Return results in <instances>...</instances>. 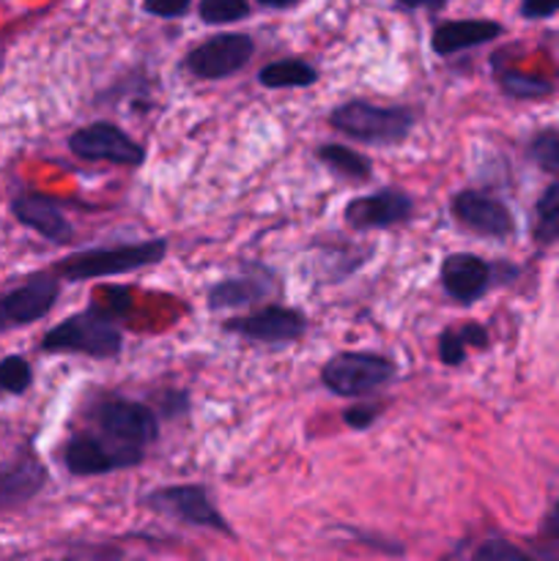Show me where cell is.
Segmentation results:
<instances>
[{"label": "cell", "instance_id": "27", "mask_svg": "<svg viewBox=\"0 0 559 561\" xmlns=\"http://www.w3.org/2000/svg\"><path fill=\"white\" fill-rule=\"evenodd\" d=\"M378 416H381V405L378 403L351 405V409L343 411V422L351 431H367V427H373V422H376Z\"/></svg>", "mask_w": 559, "mask_h": 561}, {"label": "cell", "instance_id": "5", "mask_svg": "<svg viewBox=\"0 0 559 561\" xmlns=\"http://www.w3.org/2000/svg\"><path fill=\"white\" fill-rule=\"evenodd\" d=\"M398 378V365L389 356L370 351H343L321 367V383L338 398H365Z\"/></svg>", "mask_w": 559, "mask_h": 561}, {"label": "cell", "instance_id": "14", "mask_svg": "<svg viewBox=\"0 0 559 561\" xmlns=\"http://www.w3.org/2000/svg\"><path fill=\"white\" fill-rule=\"evenodd\" d=\"M47 466L36 458V453L22 449L14 458L0 463V515L25 507L47 488Z\"/></svg>", "mask_w": 559, "mask_h": 561}, {"label": "cell", "instance_id": "18", "mask_svg": "<svg viewBox=\"0 0 559 561\" xmlns=\"http://www.w3.org/2000/svg\"><path fill=\"white\" fill-rule=\"evenodd\" d=\"M502 31L504 27L493 20H449L433 27L431 47L433 53L447 58V55L493 42V38L502 36Z\"/></svg>", "mask_w": 559, "mask_h": 561}, {"label": "cell", "instance_id": "32", "mask_svg": "<svg viewBox=\"0 0 559 561\" xmlns=\"http://www.w3.org/2000/svg\"><path fill=\"white\" fill-rule=\"evenodd\" d=\"M460 337H464L466 348H488V329L480 327V323H464V327L458 329Z\"/></svg>", "mask_w": 559, "mask_h": 561}, {"label": "cell", "instance_id": "20", "mask_svg": "<svg viewBox=\"0 0 559 561\" xmlns=\"http://www.w3.org/2000/svg\"><path fill=\"white\" fill-rule=\"evenodd\" d=\"M316 159L334 173L338 179L349 181H367L373 175V164L365 153L354 151L349 146H340V142H321L316 148Z\"/></svg>", "mask_w": 559, "mask_h": 561}, {"label": "cell", "instance_id": "26", "mask_svg": "<svg viewBox=\"0 0 559 561\" xmlns=\"http://www.w3.org/2000/svg\"><path fill=\"white\" fill-rule=\"evenodd\" d=\"M438 359L447 367H460L466 362V343L458 329H444L438 334Z\"/></svg>", "mask_w": 559, "mask_h": 561}, {"label": "cell", "instance_id": "15", "mask_svg": "<svg viewBox=\"0 0 559 561\" xmlns=\"http://www.w3.org/2000/svg\"><path fill=\"white\" fill-rule=\"evenodd\" d=\"M11 214L20 225L31 228L49 244H69L75 239V228L66 219L64 206L55 197L42 195V192H22L11 201Z\"/></svg>", "mask_w": 559, "mask_h": 561}, {"label": "cell", "instance_id": "1", "mask_svg": "<svg viewBox=\"0 0 559 561\" xmlns=\"http://www.w3.org/2000/svg\"><path fill=\"white\" fill-rule=\"evenodd\" d=\"M121 312L113 305L91 301L58 327L47 329L38 343L44 354H80L91 359H113L124 351V332L115 321Z\"/></svg>", "mask_w": 559, "mask_h": 561}, {"label": "cell", "instance_id": "16", "mask_svg": "<svg viewBox=\"0 0 559 561\" xmlns=\"http://www.w3.org/2000/svg\"><path fill=\"white\" fill-rule=\"evenodd\" d=\"M442 288L458 305L469 307L491 288V266L475 252H453L442 261Z\"/></svg>", "mask_w": 559, "mask_h": 561}, {"label": "cell", "instance_id": "21", "mask_svg": "<svg viewBox=\"0 0 559 561\" xmlns=\"http://www.w3.org/2000/svg\"><path fill=\"white\" fill-rule=\"evenodd\" d=\"M33 387V365L20 354L0 359V394H25Z\"/></svg>", "mask_w": 559, "mask_h": 561}, {"label": "cell", "instance_id": "25", "mask_svg": "<svg viewBox=\"0 0 559 561\" xmlns=\"http://www.w3.org/2000/svg\"><path fill=\"white\" fill-rule=\"evenodd\" d=\"M529 157L535 159L537 168L548 170V173H559V135L557 131H543L532 140Z\"/></svg>", "mask_w": 559, "mask_h": 561}, {"label": "cell", "instance_id": "33", "mask_svg": "<svg viewBox=\"0 0 559 561\" xmlns=\"http://www.w3.org/2000/svg\"><path fill=\"white\" fill-rule=\"evenodd\" d=\"M444 3H447V0H398V5H403V9H409V11H417V9L438 11V9H444Z\"/></svg>", "mask_w": 559, "mask_h": 561}, {"label": "cell", "instance_id": "6", "mask_svg": "<svg viewBox=\"0 0 559 561\" xmlns=\"http://www.w3.org/2000/svg\"><path fill=\"white\" fill-rule=\"evenodd\" d=\"M148 510L164 515V518L181 520L186 526H195V529H208L219 531L225 537H236L233 526L225 520V515L214 507V502L208 499V491L203 485H164L157 491L146 493L142 499Z\"/></svg>", "mask_w": 559, "mask_h": 561}, {"label": "cell", "instance_id": "36", "mask_svg": "<svg viewBox=\"0 0 559 561\" xmlns=\"http://www.w3.org/2000/svg\"><path fill=\"white\" fill-rule=\"evenodd\" d=\"M3 64H5V53H3V47H0V71H3Z\"/></svg>", "mask_w": 559, "mask_h": 561}, {"label": "cell", "instance_id": "9", "mask_svg": "<svg viewBox=\"0 0 559 561\" xmlns=\"http://www.w3.org/2000/svg\"><path fill=\"white\" fill-rule=\"evenodd\" d=\"M60 296V277L49 272L31 274L20 285L0 294V334L31 327L53 312Z\"/></svg>", "mask_w": 559, "mask_h": 561}, {"label": "cell", "instance_id": "17", "mask_svg": "<svg viewBox=\"0 0 559 561\" xmlns=\"http://www.w3.org/2000/svg\"><path fill=\"white\" fill-rule=\"evenodd\" d=\"M274 288H277L274 274L263 266H252V272L233 274V277H225L217 285H212L206 305L212 312L239 310V307H250L266 299Z\"/></svg>", "mask_w": 559, "mask_h": 561}, {"label": "cell", "instance_id": "28", "mask_svg": "<svg viewBox=\"0 0 559 561\" xmlns=\"http://www.w3.org/2000/svg\"><path fill=\"white\" fill-rule=\"evenodd\" d=\"M471 557L486 559V561H504V559H524L526 553L518 551L515 546H510L507 540H488L482 542V546H477Z\"/></svg>", "mask_w": 559, "mask_h": 561}, {"label": "cell", "instance_id": "11", "mask_svg": "<svg viewBox=\"0 0 559 561\" xmlns=\"http://www.w3.org/2000/svg\"><path fill=\"white\" fill-rule=\"evenodd\" d=\"M223 329L236 337H244L250 343L261 345H290L307 332L305 312L283 305H266L250 316L230 318L223 323Z\"/></svg>", "mask_w": 559, "mask_h": 561}, {"label": "cell", "instance_id": "31", "mask_svg": "<svg viewBox=\"0 0 559 561\" xmlns=\"http://www.w3.org/2000/svg\"><path fill=\"white\" fill-rule=\"evenodd\" d=\"M190 411V394L179 392V389H170L162 398V414L164 416H181Z\"/></svg>", "mask_w": 559, "mask_h": 561}, {"label": "cell", "instance_id": "19", "mask_svg": "<svg viewBox=\"0 0 559 561\" xmlns=\"http://www.w3.org/2000/svg\"><path fill=\"white\" fill-rule=\"evenodd\" d=\"M258 82L269 91L280 88H310L318 82V69L305 58H283L258 69Z\"/></svg>", "mask_w": 559, "mask_h": 561}, {"label": "cell", "instance_id": "7", "mask_svg": "<svg viewBox=\"0 0 559 561\" xmlns=\"http://www.w3.org/2000/svg\"><path fill=\"white\" fill-rule=\"evenodd\" d=\"M66 146L82 162H110L121 164V168H140L148 159L146 146H140L135 137H129L121 126L110 124V121H93V124L71 131Z\"/></svg>", "mask_w": 559, "mask_h": 561}, {"label": "cell", "instance_id": "22", "mask_svg": "<svg viewBox=\"0 0 559 561\" xmlns=\"http://www.w3.org/2000/svg\"><path fill=\"white\" fill-rule=\"evenodd\" d=\"M497 82L513 99H540L551 93V82L540 80V77H529L518 69H499Z\"/></svg>", "mask_w": 559, "mask_h": 561}, {"label": "cell", "instance_id": "10", "mask_svg": "<svg viewBox=\"0 0 559 561\" xmlns=\"http://www.w3.org/2000/svg\"><path fill=\"white\" fill-rule=\"evenodd\" d=\"M60 460H64L66 471L71 477H99V474H113L121 469H135L142 460L140 455L126 453V449L115 447L107 438L99 433H75L69 442L60 447Z\"/></svg>", "mask_w": 559, "mask_h": 561}, {"label": "cell", "instance_id": "3", "mask_svg": "<svg viewBox=\"0 0 559 561\" xmlns=\"http://www.w3.org/2000/svg\"><path fill=\"white\" fill-rule=\"evenodd\" d=\"M88 420L93 433L140 458H146V449L159 438L157 411L140 400L121 398V394H102L88 409Z\"/></svg>", "mask_w": 559, "mask_h": 561}, {"label": "cell", "instance_id": "8", "mask_svg": "<svg viewBox=\"0 0 559 561\" xmlns=\"http://www.w3.org/2000/svg\"><path fill=\"white\" fill-rule=\"evenodd\" d=\"M255 55V38L250 33L225 31L206 38L184 55V69L197 80H225L244 69Z\"/></svg>", "mask_w": 559, "mask_h": 561}, {"label": "cell", "instance_id": "23", "mask_svg": "<svg viewBox=\"0 0 559 561\" xmlns=\"http://www.w3.org/2000/svg\"><path fill=\"white\" fill-rule=\"evenodd\" d=\"M197 14L206 25H228L250 16V0H201Z\"/></svg>", "mask_w": 559, "mask_h": 561}, {"label": "cell", "instance_id": "4", "mask_svg": "<svg viewBox=\"0 0 559 561\" xmlns=\"http://www.w3.org/2000/svg\"><path fill=\"white\" fill-rule=\"evenodd\" d=\"M329 124L356 142L398 146L414 131V113L409 107H378L365 99H351L329 113Z\"/></svg>", "mask_w": 559, "mask_h": 561}, {"label": "cell", "instance_id": "12", "mask_svg": "<svg viewBox=\"0 0 559 561\" xmlns=\"http://www.w3.org/2000/svg\"><path fill=\"white\" fill-rule=\"evenodd\" d=\"M414 214V197L398 186H384L373 195L345 203L343 219L351 230H387L406 222Z\"/></svg>", "mask_w": 559, "mask_h": 561}, {"label": "cell", "instance_id": "2", "mask_svg": "<svg viewBox=\"0 0 559 561\" xmlns=\"http://www.w3.org/2000/svg\"><path fill=\"white\" fill-rule=\"evenodd\" d=\"M168 255V239L132 241V244L93 247V250L75 252L55 263V274L66 283H85V279L118 277V274L140 272V268L157 266Z\"/></svg>", "mask_w": 559, "mask_h": 561}, {"label": "cell", "instance_id": "13", "mask_svg": "<svg viewBox=\"0 0 559 561\" xmlns=\"http://www.w3.org/2000/svg\"><path fill=\"white\" fill-rule=\"evenodd\" d=\"M449 211L466 230L486 239H507L515 230L510 208L480 190H464L449 201Z\"/></svg>", "mask_w": 559, "mask_h": 561}, {"label": "cell", "instance_id": "35", "mask_svg": "<svg viewBox=\"0 0 559 561\" xmlns=\"http://www.w3.org/2000/svg\"><path fill=\"white\" fill-rule=\"evenodd\" d=\"M258 3H261L263 9H290V5H296L299 0H258Z\"/></svg>", "mask_w": 559, "mask_h": 561}, {"label": "cell", "instance_id": "30", "mask_svg": "<svg viewBox=\"0 0 559 561\" xmlns=\"http://www.w3.org/2000/svg\"><path fill=\"white\" fill-rule=\"evenodd\" d=\"M559 0H521V14L526 20H546V16L557 14Z\"/></svg>", "mask_w": 559, "mask_h": 561}, {"label": "cell", "instance_id": "24", "mask_svg": "<svg viewBox=\"0 0 559 561\" xmlns=\"http://www.w3.org/2000/svg\"><path fill=\"white\" fill-rule=\"evenodd\" d=\"M537 217H540V230L537 239L548 241L559 233V181H554L543 197L537 201Z\"/></svg>", "mask_w": 559, "mask_h": 561}, {"label": "cell", "instance_id": "34", "mask_svg": "<svg viewBox=\"0 0 559 561\" xmlns=\"http://www.w3.org/2000/svg\"><path fill=\"white\" fill-rule=\"evenodd\" d=\"M546 535L554 537V540H559V502L554 504L551 515H548V520H546Z\"/></svg>", "mask_w": 559, "mask_h": 561}, {"label": "cell", "instance_id": "29", "mask_svg": "<svg viewBox=\"0 0 559 561\" xmlns=\"http://www.w3.org/2000/svg\"><path fill=\"white\" fill-rule=\"evenodd\" d=\"M192 0H142V11L159 20H179L190 11Z\"/></svg>", "mask_w": 559, "mask_h": 561}]
</instances>
